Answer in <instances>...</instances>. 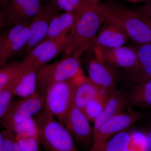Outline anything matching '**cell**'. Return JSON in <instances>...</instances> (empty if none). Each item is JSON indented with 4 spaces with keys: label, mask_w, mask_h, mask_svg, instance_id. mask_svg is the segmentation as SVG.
I'll return each mask as SVG.
<instances>
[{
    "label": "cell",
    "mask_w": 151,
    "mask_h": 151,
    "mask_svg": "<svg viewBox=\"0 0 151 151\" xmlns=\"http://www.w3.org/2000/svg\"><path fill=\"white\" fill-rule=\"evenodd\" d=\"M1 7V6H0ZM5 20L4 10L3 9L0 10V31L4 27Z\"/></svg>",
    "instance_id": "1f68e13d"
},
{
    "label": "cell",
    "mask_w": 151,
    "mask_h": 151,
    "mask_svg": "<svg viewBox=\"0 0 151 151\" xmlns=\"http://www.w3.org/2000/svg\"><path fill=\"white\" fill-rule=\"evenodd\" d=\"M64 127L73 139L85 148L89 147L93 139V129L83 111L73 104L68 114Z\"/></svg>",
    "instance_id": "4fadbf2b"
},
{
    "label": "cell",
    "mask_w": 151,
    "mask_h": 151,
    "mask_svg": "<svg viewBox=\"0 0 151 151\" xmlns=\"http://www.w3.org/2000/svg\"><path fill=\"white\" fill-rule=\"evenodd\" d=\"M0 151H5L4 138L1 132L0 131Z\"/></svg>",
    "instance_id": "d6a6232c"
},
{
    "label": "cell",
    "mask_w": 151,
    "mask_h": 151,
    "mask_svg": "<svg viewBox=\"0 0 151 151\" xmlns=\"http://www.w3.org/2000/svg\"><path fill=\"white\" fill-rule=\"evenodd\" d=\"M129 90L126 87L109 92L107 103L102 113L94 121L93 132H96L105 122L117 114L129 108Z\"/></svg>",
    "instance_id": "9a60e30c"
},
{
    "label": "cell",
    "mask_w": 151,
    "mask_h": 151,
    "mask_svg": "<svg viewBox=\"0 0 151 151\" xmlns=\"http://www.w3.org/2000/svg\"><path fill=\"white\" fill-rule=\"evenodd\" d=\"M142 16V18L143 20L147 24L151 29V19L150 18L143 17Z\"/></svg>",
    "instance_id": "e575fe53"
},
{
    "label": "cell",
    "mask_w": 151,
    "mask_h": 151,
    "mask_svg": "<svg viewBox=\"0 0 151 151\" xmlns=\"http://www.w3.org/2000/svg\"><path fill=\"white\" fill-rule=\"evenodd\" d=\"M34 117L38 128L41 146L45 151H78L65 127L44 107Z\"/></svg>",
    "instance_id": "3957f363"
},
{
    "label": "cell",
    "mask_w": 151,
    "mask_h": 151,
    "mask_svg": "<svg viewBox=\"0 0 151 151\" xmlns=\"http://www.w3.org/2000/svg\"><path fill=\"white\" fill-rule=\"evenodd\" d=\"M133 10L143 17L151 19V0H149L145 4L136 8Z\"/></svg>",
    "instance_id": "f546056e"
},
{
    "label": "cell",
    "mask_w": 151,
    "mask_h": 151,
    "mask_svg": "<svg viewBox=\"0 0 151 151\" xmlns=\"http://www.w3.org/2000/svg\"><path fill=\"white\" fill-rule=\"evenodd\" d=\"M105 21V14L100 4L87 8L68 34L63 50L64 55L79 58L91 45L99 28Z\"/></svg>",
    "instance_id": "6da1fadb"
},
{
    "label": "cell",
    "mask_w": 151,
    "mask_h": 151,
    "mask_svg": "<svg viewBox=\"0 0 151 151\" xmlns=\"http://www.w3.org/2000/svg\"><path fill=\"white\" fill-rule=\"evenodd\" d=\"M37 86V69L24 68L15 87V96L21 99L30 97L36 92Z\"/></svg>",
    "instance_id": "44dd1931"
},
{
    "label": "cell",
    "mask_w": 151,
    "mask_h": 151,
    "mask_svg": "<svg viewBox=\"0 0 151 151\" xmlns=\"http://www.w3.org/2000/svg\"><path fill=\"white\" fill-rule=\"evenodd\" d=\"M13 132L15 134L25 133L39 137L37 124L34 117H31L24 122L20 123L14 128Z\"/></svg>",
    "instance_id": "83f0119b"
},
{
    "label": "cell",
    "mask_w": 151,
    "mask_h": 151,
    "mask_svg": "<svg viewBox=\"0 0 151 151\" xmlns=\"http://www.w3.org/2000/svg\"><path fill=\"white\" fill-rule=\"evenodd\" d=\"M61 11L68 12H83L89 6L86 0H51Z\"/></svg>",
    "instance_id": "4316f807"
},
{
    "label": "cell",
    "mask_w": 151,
    "mask_h": 151,
    "mask_svg": "<svg viewBox=\"0 0 151 151\" xmlns=\"http://www.w3.org/2000/svg\"><path fill=\"white\" fill-rule=\"evenodd\" d=\"M6 64V63L3 61L2 59H1V56H0V68L4 66Z\"/></svg>",
    "instance_id": "8d00e7d4"
},
{
    "label": "cell",
    "mask_w": 151,
    "mask_h": 151,
    "mask_svg": "<svg viewBox=\"0 0 151 151\" xmlns=\"http://www.w3.org/2000/svg\"><path fill=\"white\" fill-rule=\"evenodd\" d=\"M136 48L139 65L134 69L125 71L121 76L128 85L133 86L151 78V44L138 45Z\"/></svg>",
    "instance_id": "2e32d148"
},
{
    "label": "cell",
    "mask_w": 151,
    "mask_h": 151,
    "mask_svg": "<svg viewBox=\"0 0 151 151\" xmlns=\"http://www.w3.org/2000/svg\"><path fill=\"white\" fill-rule=\"evenodd\" d=\"M16 138L22 151H40L41 144L39 137L18 133L16 134Z\"/></svg>",
    "instance_id": "484cf974"
},
{
    "label": "cell",
    "mask_w": 151,
    "mask_h": 151,
    "mask_svg": "<svg viewBox=\"0 0 151 151\" xmlns=\"http://www.w3.org/2000/svg\"><path fill=\"white\" fill-rule=\"evenodd\" d=\"M1 132L4 138L5 151H22L14 132L5 129Z\"/></svg>",
    "instance_id": "f1b7e54d"
},
{
    "label": "cell",
    "mask_w": 151,
    "mask_h": 151,
    "mask_svg": "<svg viewBox=\"0 0 151 151\" xmlns=\"http://www.w3.org/2000/svg\"><path fill=\"white\" fill-rule=\"evenodd\" d=\"M109 92H106L99 97L89 101L83 112L89 122H94L102 113L107 103Z\"/></svg>",
    "instance_id": "cb8c5ba5"
},
{
    "label": "cell",
    "mask_w": 151,
    "mask_h": 151,
    "mask_svg": "<svg viewBox=\"0 0 151 151\" xmlns=\"http://www.w3.org/2000/svg\"><path fill=\"white\" fill-rule=\"evenodd\" d=\"M4 87V88H5ZM4 88H3V89H0V93H1V91H2L3 90V89H4Z\"/></svg>",
    "instance_id": "f35d334b"
},
{
    "label": "cell",
    "mask_w": 151,
    "mask_h": 151,
    "mask_svg": "<svg viewBox=\"0 0 151 151\" xmlns=\"http://www.w3.org/2000/svg\"><path fill=\"white\" fill-rule=\"evenodd\" d=\"M132 86L128 94L129 107L151 109V78Z\"/></svg>",
    "instance_id": "ffe728a7"
},
{
    "label": "cell",
    "mask_w": 151,
    "mask_h": 151,
    "mask_svg": "<svg viewBox=\"0 0 151 151\" xmlns=\"http://www.w3.org/2000/svg\"><path fill=\"white\" fill-rule=\"evenodd\" d=\"M131 1H143V0H130Z\"/></svg>",
    "instance_id": "74e56055"
},
{
    "label": "cell",
    "mask_w": 151,
    "mask_h": 151,
    "mask_svg": "<svg viewBox=\"0 0 151 151\" xmlns=\"http://www.w3.org/2000/svg\"><path fill=\"white\" fill-rule=\"evenodd\" d=\"M87 69L89 78L100 89L108 92L116 89V84L121 78L118 68L95 57L88 61Z\"/></svg>",
    "instance_id": "5bb4252c"
},
{
    "label": "cell",
    "mask_w": 151,
    "mask_h": 151,
    "mask_svg": "<svg viewBox=\"0 0 151 151\" xmlns=\"http://www.w3.org/2000/svg\"><path fill=\"white\" fill-rule=\"evenodd\" d=\"M44 0H9L3 8L4 27L20 23H30L43 4Z\"/></svg>",
    "instance_id": "7c38bea8"
},
{
    "label": "cell",
    "mask_w": 151,
    "mask_h": 151,
    "mask_svg": "<svg viewBox=\"0 0 151 151\" xmlns=\"http://www.w3.org/2000/svg\"><path fill=\"white\" fill-rule=\"evenodd\" d=\"M67 35L42 41L26 55L22 61L24 68L38 69L53 59L60 52L63 51Z\"/></svg>",
    "instance_id": "9c48e42d"
},
{
    "label": "cell",
    "mask_w": 151,
    "mask_h": 151,
    "mask_svg": "<svg viewBox=\"0 0 151 151\" xmlns=\"http://www.w3.org/2000/svg\"><path fill=\"white\" fill-rule=\"evenodd\" d=\"M105 16V22L116 25L138 45L151 44V29L142 16L117 3L100 4Z\"/></svg>",
    "instance_id": "7a4b0ae2"
},
{
    "label": "cell",
    "mask_w": 151,
    "mask_h": 151,
    "mask_svg": "<svg viewBox=\"0 0 151 151\" xmlns=\"http://www.w3.org/2000/svg\"><path fill=\"white\" fill-rule=\"evenodd\" d=\"M45 98L36 92L27 98L12 100L5 115L0 119L1 125L12 131L17 124L39 113L43 108Z\"/></svg>",
    "instance_id": "8992f818"
},
{
    "label": "cell",
    "mask_w": 151,
    "mask_h": 151,
    "mask_svg": "<svg viewBox=\"0 0 151 151\" xmlns=\"http://www.w3.org/2000/svg\"><path fill=\"white\" fill-rule=\"evenodd\" d=\"M29 25H13L0 33V56L6 64L11 58L24 50L29 39Z\"/></svg>",
    "instance_id": "52a82bcc"
},
{
    "label": "cell",
    "mask_w": 151,
    "mask_h": 151,
    "mask_svg": "<svg viewBox=\"0 0 151 151\" xmlns=\"http://www.w3.org/2000/svg\"><path fill=\"white\" fill-rule=\"evenodd\" d=\"M22 73L17 78L6 86L0 93V119L5 115L11 105L15 96V87Z\"/></svg>",
    "instance_id": "d4e9b609"
},
{
    "label": "cell",
    "mask_w": 151,
    "mask_h": 151,
    "mask_svg": "<svg viewBox=\"0 0 151 151\" xmlns=\"http://www.w3.org/2000/svg\"><path fill=\"white\" fill-rule=\"evenodd\" d=\"M92 48L96 58L118 69L122 68L127 71L136 68L139 65V58L136 48L123 46L113 48Z\"/></svg>",
    "instance_id": "8fae6325"
},
{
    "label": "cell",
    "mask_w": 151,
    "mask_h": 151,
    "mask_svg": "<svg viewBox=\"0 0 151 151\" xmlns=\"http://www.w3.org/2000/svg\"><path fill=\"white\" fill-rule=\"evenodd\" d=\"M82 13L64 12L58 14L52 20L43 40L58 38L67 35L76 24Z\"/></svg>",
    "instance_id": "ac0fdd59"
},
{
    "label": "cell",
    "mask_w": 151,
    "mask_h": 151,
    "mask_svg": "<svg viewBox=\"0 0 151 151\" xmlns=\"http://www.w3.org/2000/svg\"><path fill=\"white\" fill-rule=\"evenodd\" d=\"M131 135L122 132L103 142L93 144L89 151H129Z\"/></svg>",
    "instance_id": "7402d4cb"
},
{
    "label": "cell",
    "mask_w": 151,
    "mask_h": 151,
    "mask_svg": "<svg viewBox=\"0 0 151 151\" xmlns=\"http://www.w3.org/2000/svg\"><path fill=\"white\" fill-rule=\"evenodd\" d=\"M106 92L94 84L89 78L84 76L76 87L73 104L83 111L89 101Z\"/></svg>",
    "instance_id": "d6986e66"
},
{
    "label": "cell",
    "mask_w": 151,
    "mask_h": 151,
    "mask_svg": "<svg viewBox=\"0 0 151 151\" xmlns=\"http://www.w3.org/2000/svg\"><path fill=\"white\" fill-rule=\"evenodd\" d=\"M23 70L22 62L12 61L0 68V89L17 78Z\"/></svg>",
    "instance_id": "603a6c76"
},
{
    "label": "cell",
    "mask_w": 151,
    "mask_h": 151,
    "mask_svg": "<svg viewBox=\"0 0 151 151\" xmlns=\"http://www.w3.org/2000/svg\"><path fill=\"white\" fill-rule=\"evenodd\" d=\"M82 73L78 58L65 57L49 64H44L37 69L36 92L45 97L49 89L54 84L74 78Z\"/></svg>",
    "instance_id": "277c9868"
},
{
    "label": "cell",
    "mask_w": 151,
    "mask_h": 151,
    "mask_svg": "<svg viewBox=\"0 0 151 151\" xmlns=\"http://www.w3.org/2000/svg\"><path fill=\"white\" fill-rule=\"evenodd\" d=\"M9 0H0V6L1 9L4 8L7 4Z\"/></svg>",
    "instance_id": "d590c367"
},
{
    "label": "cell",
    "mask_w": 151,
    "mask_h": 151,
    "mask_svg": "<svg viewBox=\"0 0 151 151\" xmlns=\"http://www.w3.org/2000/svg\"><path fill=\"white\" fill-rule=\"evenodd\" d=\"M84 76L81 73L74 78L57 83L47 93L44 107L63 126H65L68 114L73 105L76 87Z\"/></svg>",
    "instance_id": "5b68a950"
},
{
    "label": "cell",
    "mask_w": 151,
    "mask_h": 151,
    "mask_svg": "<svg viewBox=\"0 0 151 151\" xmlns=\"http://www.w3.org/2000/svg\"><path fill=\"white\" fill-rule=\"evenodd\" d=\"M142 151H151V121L148 127V131L144 141Z\"/></svg>",
    "instance_id": "4dcf8cb0"
},
{
    "label": "cell",
    "mask_w": 151,
    "mask_h": 151,
    "mask_svg": "<svg viewBox=\"0 0 151 151\" xmlns=\"http://www.w3.org/2000/svg\"><path fill=\"white\" fill-rule=\"evenodd\" d=\"M142 113L128 108L105 122L93 132V144L103 142L120 132H124L142 118Z\"/></svg>",
    "instance_id": "30bf717a"
},
{
    "label": "cell",
    "mask_w": 151,
    "mask_h": 151,
    "mask_svg": "<svg viewBox=\"0 0 151 151\" xmlns=\"http://www.w3.org/2000/svg\"><path fill=\"white\" fill-rule=\"evenodd\" d=\"M86 2L89 6L100 4V0H86Z\"/></svg>",
    "instance_id": "836d02e7"
},
{
    "label": "cell",
    "mask_w": 151,
    "mask_h": 151,
    "mask_svg": "<svg viewBox=\"0 0 151 151\" xmlns=\"http://www.w3.org/2000/svg\"><path fill=\"white\" fill-rule=\"evenodd\" d=\"M61 11L51 0L43 3L30 23L29 39L24 50L25 55L45 38L52 20Z\"/></svg>",
    "instance_id": "ba28073f"
},
{
    "label": "cell",
    "mask_w": 151,
    "mask_h": 151,
    "mask_svg": "<svg viewBox=\"0 0 151 151\" xmlns=\"http://www.w3.org/2000/svg\"><path fill=\"white\" fill-rule=\"evenodd\" d=\"M93 40L92 47H119L127 42L129 37L124 31L116 25L105 22Z\"/></svg>",
    "instance_id": "e0dca14e"
}]
</instances>
